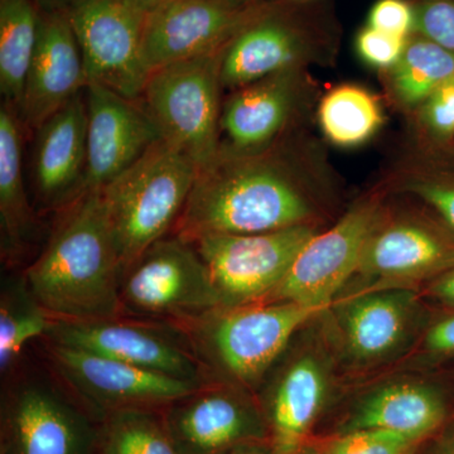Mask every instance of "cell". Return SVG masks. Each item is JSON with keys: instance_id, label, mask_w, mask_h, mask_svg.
I'll list each match as a JSON object with an SVG mask.
<instances>
[{"instance_id": "1", "label": "cell", "mask_w": 454, "mask_h": 454, "mask_svg": "<svg viewBox=\"0 0 454 454\" xmlns=\"http://www.w3.org/2000/svg\"><path fill=\"white\" fill-rule=\"evenodd\" d=\"M122 269L101 191L83 192L26 271L31 297L53 319L121 317Z\"/></svg>"}, {"instance_id": "2", "label": "cell", "mask_w": 454, "mask_h": 454, "mask_svg": "<svg viewBox=\"0 0 454 454\" xmlns=\"http://www.w3.org/2000/svg\"><path fill=\"white\" fill-rule=\"evenodd\" d=\"M312 203L286 167L264 153L220 151L199 168L173 229L186 241L205 235H247L310 225Z\"/></svg>"}, {"instance_id": "3", "label": "cell", "mask_w": 454, "mask_h": 454, "mask_svg": "<svg viewBox=\"0 0 454 454\" xmlns=\"http://www.w3.org/2000/svg\"><path fill=\"white\" fill-rule=\"evenodd\" d=\"M197 173L188 155L160 140L101 191L122 276L175 227Z\"/></svg>"}, {"instance_id": "4", "label": "cell", "mask_w": 454, "mask_h": 454, "mask_svg": "<svg viewBox=\"0 0 454 454\" xmlns=\"http://www.w3.org/2000/svg\"><path fill=\"white\" fill-rule=\"evenodd\" d=\"M325 309L294 301L219 307L181 322L200 357L241 387L258 384L298 330Z\"/></svg>"}, {"instance_id": "5", "label": "cell", "mask_w": 454, "mask_h": 454, "mask_svg": "<svg viewBox=\"0 0 454 454\" xmlns=\"http://www.w3.org/2000/svg\"><path fill=\"white\" fill-rule=\"evenodd\" d=\"M334 28L315 0H269L221 56L223 88H243L328 59Z\"/></svg>"}, {"instance_id": "6", "label": "cell", "mask_w": 454, "mask_h": 454, "mask_svg": "<svg viewBox=\"0 0 454 454\" xmlns=\"http://www.w3.org/2000/svg\"><path fill=\"white\" fill-rule=\"evenodd\" d=\"M223 51L152 71L140 98L163 140L188 155L199 168L220 153Z\"/></svg>"}, {"instance_id": "7", "label": "cell", "mask_w": 454, "mask_h": 454, "mask_svg": "<svg viewBox=\"0 0 454 454\" xmlns=\"http://www.w3.org/2000/svg\"><path fill=\"white\" fill-rule=\"evenodd\" d=\"M121 301V316L177 324L221 307L207 265L195 245L178 236L157 241L125 271Z\"/></svg>"}, {"instance_id": "8", "label": "cell", "mask_w": 454, "mask_h": 454, "mask_svg": "<svg viewBox=\"0 0 454 454\" xmlns=\"http://www.w3.org/2000/svg\"><path fill=\"white\" fill-rule=\"evenodd\" d=\"M315 235L312 225H298L262 234L205 235L190 243L207 265L221 307H239L267 301Z\"/></svg>"}, {"instance_id": "9", "label": "cell", "mask_w": 454, "mask_h": 454, "mask_svg": "<svg viewBox=\"0 0 454 454\" xmlns=\"http://www.w3.org/2000/svg\"><path fill=\"white\" fill-rule=\"evenodd\" d=\"M88 85L140 100L151 73L143 59L145 16L122 0H88L68 13Z\"/></svg>"}, {"instance_id": "10", "label": "cell", "mask_w": 454, "mask_h": 454, "mask_svg": "<svg viewBox=\"0 0 454 454\" xmlns=\"http://www.w3.org/2000/svg\"><path fill=\"white\" fill-rule=\"evenodd\" d=\"M380 203H358L298 254L282 284L264 301H286L327 309L357 273L367 240L381 220Z\"/></svg>"}, {"instance_id": "11", "label": "cell", "mask_w": 454, "mask_h": 454, "mask_svg": "<svg viewBox=\"0 0 454 454\" xmlns=\"http://www.w3.org/2000/svg\"><path fill=\"white\" fill-rule=\"evenodd\" d=\"M46 336L50 342L201 384L202 363L191 343L153 325L127 319H53Z\"/></svg>"}, {"instance_id": "12", "label": "cell", "mask_w": 454, "mask_h": 454, "mask_svg": "<svg viewBox=\"0 0 454 454\" xmlns=\"http://www.w3.org/2000/svg\"><path fill=\"white\" fill-rule=\"evenodd\" d=\"M47 354L57 372L83 400L106 411L169 406L201 384L50 342Z\"/></svg>"}, {"instance_id": "13", "label": "cell", "mask_w": 454, "mask_h": 454, "mask_svg": "<svg viewBox=\"0 0 454 454\" xmlns=\"http://www.w3.org/2000/svg\"><path fill=\"white\" fill-rule=\"evenodd\" d=\"M268 3V2H267ZM267 3L244 7L225 0H169L145 17L143 59L149 73L225 49Z\"/></svg>"}, {"instance_id": "14", "label": "cell", "mask_w": 454, "mask_h": 454, "mask_svg": "<svg viewBox=\"0 0 454 454\" xmlns=\"http://www.w3.org/2000/svg\"><path fill=\"white\" fill-rule=\"evenodd\" d=\"M86 170L83 192L103 191L163 140L145 106L95 83L86 86Z\"/></svg>"}, {"instance_id": "15", "label": "cell", "mask_w": 454, "mask_h": 454, "mask_svg": "<svg viewBox=\"0 0 454 454\" xmlns=\"http://www.w3.org/2000/svg\"><path fill=\"white\" fill-rule=\"evenodd\" d=\"M167 429L181 454H221L269 441L262 409L235 387H199L168 406Z\"/></svg>"}, {"instance_id": "16", "label": "cell", "mask_w": 454, "mask_h": 454, "mask_svg": "<svg viewBox=\"0 0 454 454\" xmlns=\"http://www.w3.org/2000/svg\"><path fill=\"white\" fill-rule=\"evenodd\" d=\"M88 86L82 51L67 13L40 9L38 41L18 114L35 130Z\"/></svg>"}, {"instance_id": "17", "label": "cell", "mask_w": 454, "mask_h": 454, "mask_svg": "<svg viewBox=\"0 0 454 454\" xmlns=\"http://www.w3.org/2000/svg\"><path fill=\"white\" fill-rule=\"evenodd\" d=\"M454 268V241L413 216L379 221L357 273L387 286H405Z\"/></svg>"}, {"instance_id": "18", "label": "cell", "mask_w": 454, "mask_h": 454, "mask_svg": "<svg viewBox=\"0 0 454 454\" xmlns=\"http://www.w3.org/2000/svg\"><path fill=\"white\" fill-rule=\"evenodd\" d=\"M418 309L408 286H378L343 301L337 322L349 360L369 365L396 354L411 336Z\"/></svg>"}, {"instance_id": "19", "label": "cell", "mask_w": 454, "mask_h": 454, "mask_svg": "<svg viewBox=\"0 0 454 454\" xmlns=\"http://www.w3.org/2000/svg\"><path fill=\"white\" fill-rule=\"evenodd\" d=\"M85 420L55 391L26 384L9 399L5 411L7 454H88Z\"/></svg>"}, {"instance_id": "20", "label": "cell", "mask_w": 454, "mask_h": 454, "mask_svg": "<svg viewBox=\"0 0 454 454\" xmlns=\"http://www.w3.org/2000/svg\"><path fill=\"white\" fill-rule=\"evenodd\" d=\"M301 70L284 71L236 89L221 110V133L234 154L262 153L300 104Z\"/></svg>"}, {"instance_id": "21", "label": "cell", "mask_w": 454, "mask_h": 454, "mask_svg": "<svg viewBox=\"0 0 454 454\" xmlns=\"http://www.w3.org/2000/svg\"><path fill=\"white\" fill-rule=\"evenodd\" d=\"M85 94H79L35 129L33 181L44 205L82 195L86 170Z\"/></svg>"}, {"instance_id": "22", "label": "cell", "mask_w": 454, "mask_h": 454, "mask_svg": "<svg viewBox=\"0 0 454 454\" xmlns=\"http://www.w3.org/2000/svg\"><path fill=\"white\" fill-rule=\"evenodd\" d=\"M328 384L327 365L315 352H304L284 367L262 409L274 454H295L309 443Z\"/></svg>"}, {"instance_id": "23", "label": "cell", "mask_w": 454, "mask_h": 454, "mask_svg": "<svg viewBox=\"0 0 454 454\" xmlns=\"http://www.w3.org/2000/svg\"><path fill=\"white\" fill-rule=\"evenodd\" d=\"M443 396L422 382L399 381L367 394L356 405L342 433L379 429L422 442L443 423Z\"/></svg>"}, {"instance_id": "24", "label": "cell", "mask_w": 454, "mask_h": 454, "mask_svg": "<svg viewBox=\"0 0 454 454\" xmlns=\"http://www.w3.org/2000/svg\"><path fill=\"white\" fill-rule=\"evenodd\" d=\"M22 119L16 107H0V226L5 250L16 254L35 230V214L27 199L22 162Z\"/></svg>"}, {"instance_id": "25", "label": "cell", "mask_w": 454, "mask_h": 454, "mask_svg": "<svg viewBox=\"0 0 454 454\" xmlns=\"http://www.w3.org/2000/svg\"><path fill=\"white\" fill-rule=\"evenodd\" d=\"M40 8L35 0H0V91L4 103H22L38 41Z\"/></svg>"}, {"instance_id": "26", "label": "cell", "mask_w": 454, "mask_h": 454, "mask_svg": "<svg viewBox=\"0 0 454 454\" xmlns=\"http://www.w3.org/2000/svg\"><path fill=\"white\" fill-rule=\"evenodd\" d=\"M454 79V53L428 38L411 35L404 52L391 68V86L400 104L423 106L444 82Z\"/></svg>"}, {"instance_id": "27", "label": "cell", "mask_w": 454, "mask_h": 454, "mask_svg": "<svg viewBox=\"0 0 454 454\" xmlns=\"http://www.w3.org/2000/svg\"><path fill=\"white\" fill-rule=\"evenodd\" d=\"M318 118L327 138L340 146L366 142L382 122L379 101L367 90L355 85L331 90L322 98Z\"/></svg>"}, {"instance_id": "28", "label": "cell", "mask_w": 454, "mask_h": 454, "mask_svg": "<svg viewBox=\"0 0 454 454\" xmlns=\"http://www.w3.org/2000/svg\"><path fill=\"white\" fill-rule=\"evenodd\" d=\"M101 454L181 453L153 409H124L106 414Z\"/></svg>"}, {"instance_id": "29", "label": "cell", "mask_w": 454, "mask_h": 454, "mask_svg": "<svg viewBox=\"0 0 454 454\" xmlns=\"http://www.w3.org/2000/svg\"><path fill=\"white\" fill-rule=\"evenodd\" d=\"M52 317L33 300L32 303H16V301H2L0 307V370L7 372L20 356L28 340L46 336Z\"/></svg>"}, {"instance_id": "30", "label": "cell", "mask_w": 454, "mask_h": 454, "mask_svg": "<svg viewBox=\"0 0 454 454\" xmlns=\"http://www.w3.org/2000/svg\"><path fill=\"white\" fill-rule=\"evenodd\" d=\"M419 444L397 433L366 429L340 433L322 447L325 454H415Z\"/></svg>"}, {"instance_id": "31", "label": "cell", "mask_w": 454, "mask_h": 454, "mask_svg": "<svg viewBox=\"0 0 454 454\" xmlns=\"http://www.w3.org/2000/svg\"><path fill=\"white\" fill-rule=\"evenodd\" d=\"M414 7V33L454 53V0H420Z\"/></svg>"}, {"instance_id": "32", "label": "cell", "mask_w": 454, "mask_h": 454, "mask_svg": "<svg viewBox=\"0 0 454 454\" xmlns=\"http://www.w3.org/2000/svg\"><path fill=\"white\" fill-rule=\"evenodd\" d=\"M408 38L396 37L367 26L358 33L356 49L367 64L393 68L404 52Z\"/></svg>"}, {"instance_id": "33", "label": "cell", "mask_w": 454, "mask_h": 454, "mask_svg": "<svg viewBox=\"0 0 454 454\" xmlns=\"http://www.w3.org/2000/svg\"><path fill=\"white\" fill-rule=\"evenodd\" d=\"M369 27L409 38L414 35V7L405 0H379L370 11Z\"/></svg>"}, {"instance_id": "34", "label": "cell", "mask_w": 454, "mask_h": 454, "mask_svg": "<svg viewBox=\"0 0 454 454\" xmlns=\"http://www.w3.org/2000/svg\"><path fill=\"white\" fill-rule=\"evenodd\" d=\"M423 121L439 137L454 134V79L435 90L423 104Z\"/></svg>"}, {"instance_id": "35", "label": "cell", "mask_w": 454, "mask_h": 454, "mask_svg": "<svg viewBox=\"0 0 454 454\" xmlns=\"http://www.w3.org/2000/svg\"><path fill=\"white\" fill-rule=\"evenodd\" d=\"M406 190L424 200L443 217L454 230V184L443 182L418 181L409 182Z\"/></svg>"}, {"instance_id": "36", "label": "cell", "mask_w": 454, "mask_h": 454, "mask_svg": "<svg viewBox=\"0 0 454 454\" xmlns=\"http://www.w3.org/2000/svg\"><path fill=\"white\" fill-rule=\"evenodd\" d=\"M424 348L432 354H454V315L441 319L429 328L424 339Z\"/></svg>"}, {"instance_id": "37", "label": "cell", "mask_w": 454, "mask_h": 454, "mask_svg": "<svg viewBox=\"0 0 454 454\" xmlns=\"http://www.w3.org/2000/svg\"><path fill=\"white\" fill-rule=\"evenodd\" d=\"M428 293L441 303L454 307V268L435 278L430 284Z\"/></svg>"}, {"instance_id": "38", "label": "cell", "mask_w": 454, "mask_h": 454, "mask_svg": "<svg viewBox=\"0 0 454 454\" xmlns=\"http://www.w3.org/2000/svg\"><path fill=\"white\" fill-rule=\"evenodd\" d=\"M35 2L41 11L62 12L68 14L88 0H35Z\"/></svg>"}, {"instance_id": "39", "label": "cell", "mask_w": 454, "mask_h": 454, "mask_svg": "<svg viewBox=\"0 0 454 454\" xmlns=\"http://www.w3.org/2000/svg\"><path fill=\"white\" fill-rule=\"evenodd\" d=\"M221 454H274L269 441L254 442V443L241 444Z\"/></svg>"}, {"instance_id": "40", "label": "cell", "mask_w": 454, "mask_h": 454, "mask_svg": "<svg viewBox=\"0 0 454 454\" xmlns=\"http://www.w3.org/2000/svg\"><path fill=\"white\" fill-rule=\"evenodd\" d=\"M122 2L146 17L148 14L153 13L155 9L162 7L164 3L169 2V0H122Z\"/></svg>"}, {"instance_id": "41", "label": "cell", "mask_w": 454, "mask_h": 454, "mask_svg": "<svg viewBox=\"0 0 454 454\" xmlns=\"http://www.w3.org/2000/svg\"><path fill=\"white\" fill-rule=\"evenodd\" d=\"M295 454H325L324 447L312 446V444L307 443L306 446L301 447Z\"/></svg>"}, {"instance_id": "42", "label": "cell", "mask_w": 454, "mask_h": 454, "mask_svg": "<svg viewBox=\"0 0 454 454\" xmlns=\"http://www.w3.org/2000/svg\"><path fill=\"white\" fill-rule=\"evenodd\" d=\"M441 454H454V433L442 444Z\"/></svg>"}, {"instance_id": "43", "label": "cell", "mask_w": 454, "mask_h": 454, "mask_svg": "<svg viewBox=\"0 0 454 454\" xmlns=\"http://www.w3.org/2000/svg\"><path fill=\"white\" fill-rule=\"evenodd\" d=\"M225 2L232 3V4L244 5V7H253V5L267 3L269 0H225Z\"/></svg>"}]
</instances>
